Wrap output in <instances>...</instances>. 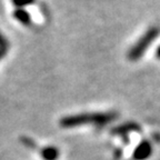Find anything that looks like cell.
I'll return each mask as SVG.
<instances>
[{"mask_svg":"<svg viewBox=\"0 0 160 160\" xmlns=\"http://www.w3.org/2000/svg\"><path fill=\"white\" fill-rule=\"evenodd\" d=\"M118 117V113L115 111L107 112H87L80 115L68 116L60 120V126L63 128H75L85 125H93L96 127H103L108 123L112 122Z\"/></svg>","mask_w":160,"mask_h":160,"instance_id":"6da1fadb","label":"cell"},{"mask_svg":"<svg viewBox=\"0 0 160 160\" xmlns=\"http://www.w3.org/2000/svg\"><path fill=\"white\" fill-rule=\"evenodd\" d=\"M160 30L157 27H152L148 30L147 32L138 40L137 42L135 43L131 49L128 52V58L130 60H138L140 57H142L145 51L148 49V47L150 46V43H152L155 41V39L158 37Z\"/></svg>","mask_w":160,"mask_h":160,"instance_id":"7a4b0ae2","label":"cell"},{"mask_svg":"<svg viewBox=\"0 0 160 160\" xmlns=\"http://www.w3.org/2000/svg\"><path fill=\"white\" fill-rule=\"evenodd\" d=\"M152 155V145L148 140H141L140 143L135 148L132 158L135 160H147Z\"/></svg>","mask_w":160,"mask_h":160,"instance_id":"3957f363","label":"cell"},{"mask_svg":"<svg viewBox=\"0 0 160 160\" xmlns=\"http://www.w3.org/2000/svg\"><path fill=\"white\" fill-rule=\"evenodd\" d=\"M132 131H140V126L136 122H126L122 123V125L118 126V127H115L112 130H111V133L116 136H119V137L123 138L128 141V136H129L130 132Z\"/></svg>","mask_w":160,"mask_h":160,"instance_id":"277c9868","label":"cell"},{"mask_svg":"<svg viewBox=\"0 0 160 160\" xmlns=\"http://www.w3.org/2000/svg\"><path fill=\"white\" fill-rule=\"evenodd\" d=\"M40 155L45 160H57V158L59 157V150L57 147L53 146H48L42 149H40Z\"/></svg>","mask_w":160,"mask_h":160,"instance_id":"5b68a950","label":"cell"},{"mask_svg":"<svg viewBox=\"0 0 160 160\" xmlns=\"http://www.w3.org/2000/svg\"><path fill=\"white\" fill-rule=\"evenodd\" d=\"M13 17H15L20 23H22V25H25V26H29L30 22H31L30 15L28 13L27 10L22 9V8L16 9L15 12H13Z\"/></svg>","mask_w":160,"mask_h":160,"instance_id":"8992f818","label":"cell"},{"mask_svg":"<svg viewBox=\"0 0 160 160\" xmlns=\"http://www.w3.org/2000/svg\"><path fill=\"white\" fill-rule=\"evenodd\" d=\"M20 140H21V143H22V145H25L27 148H29V149H38L37 143H36L35 141L31 139V138L21 137V138H20Z\"/></svg>","mask_w":160,"mask_h":160,"instance_id":"52a82bcc","label":"cell"},{"mask_svg":"<svg viewBox=\"0 0 160 160\" xmlns=\"http://www.w3.org/2000/svg\"><path fill=\"white\" fill-rule=\"evenodd\" d=\"M12 2L17 8H22V7H26V6L35 3L36 0H12Z\"/></svg>","mask_w":160,"mask_h":160,"instance_id":"ba28073f","label":"cell"},{"mask_svg":"<svg viewBox=\"0 0 160 160\" xmlns=\"http://www.w3.org/2000/svg\"><path fill=\"white\" fill-rule=\"evenodd\" d=\"M8 49H9V42H8V40L2 36V33L0 32V50L8 51Z\"/></svg>","mask_w":160,"mask_h":160,"instance_id":"9c48e42d","label":"cell"},{"mask_svg":"<svg viewBox=\"0 0 160 160\" xmlns=\"http://www.w3.org/2000/svg\"><path fill=\"white\" fill-rule=\"evenodd\" d=\"M6 53H7V51H3V50H0V59H2V58L6 56Z\"/></svg>","mask_w":160,"mask_h":160,"instance_id":"30bf717a","label":"cell"},{"mask_svg":"<svg viewBox=\"0 0 160 160\" xmlns=\"http://www.w3.org/2000/svg\"><path fill=\"white\" fill-rule=\"evenodd\" d=\"M156 56H157L158 59H160V46L157 48V51H156Z\"/></svg>","mask_w":160,"mask_h":160,"instance_id":"8fae6325","label":"cell"}]
</instances>
